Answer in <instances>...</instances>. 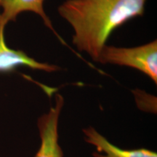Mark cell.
<instances>
[{
	"label": "cell",
	"instance_id": "2",
	"mask_svg": "<svg viewBox=\"0 0 157 157\" xmlns=\"http://www.w3.org/2000/svg\"><path fill=\"white\" fill-rule=\"evenodd\" d=\"M103 64L128 66L140 71L157 83V41L135 48L107 46L102 49L98 61Z\"/></svg>",
	"mask_w": 157,
	"mask_h": 157
},
{
	"label": "cell",
	"instance_id": "6",
	"mask_svg": "<svg viewBox=\"0 0 157 157\" xmlns=\"http://www.w3.org/2000/svg\"><path fill=\"white\" fill-rule=\"evenodd\" d=\"M86 142L93 145L98 152L93 157H157V154L145 148L124 150L111 143L105 137L100 134L93 127L83 130Z\"/></svg>",
	"mask_w": 157,
	"mask_h": 157
},
{
	"label": "cell",
	"instance_id": "5",
	"mask_svg": "<svg viewBox=\"0 0 157 157\" xmlns=\"http://www.w3.org/2000/svg\"><path fill=\"white\" fill-rule=\"evenodd\" d=\"M5 29L0 28V72H11L18 66H26L32 69L53 72L60 70L58 66L36 61L22 50L7 47L5 39Z\"/></svg>",
	"mask_w": 157,
	"mask_h": 157
},
{
	"label": "cell",
	"instance_id": "3",
	"mask_svg": "<svg viewBox=\"0 0 157 157\" xmlns=\"http://www.w3.org/2000/svg\"><path fill=\"white\" fill-rule=\"evenodd\" d=\"M64 99L57 95L56 103L48 113L39 118L37 121L41 146L35 157H63L62 149L58 143V121Z\"/></svg>",
	"mask_w": 157,
	"mask_h": 157
},
{
	"label": "cell",
	"instance_id": "1",
	"mask_svg": "<svg viewBox=\"0 0 157 157\" xmlns=\"http://www.w3.org/2000/svg\"><path fill=\"white\" fill-rule=\"evenodd\" d=\"M146 0H66L58 11L74 30L73 43L98 62L115 29L142 16Z\"/></svg>",
	"mask_w": 157,
	"mask_h": 157
},
{
	"label": "cell",
	"instance_id": "4",
	"mask_svg": "<svg viewBox=\"0 0 157 157\" xmlns=\"http://www.w3.org/2000/svg\"><path fill=\"white\" fill-rule=\"evenodd\" d=\"M45 0H0V28L5 29L10 21H15L20 13L23 12H33L42 17L44 25L53 32L62 44L67 45L63 39L56 32L50 17L47 15L44 9ZM68 46V45H67Z\"/></svg>",
	"mask_w": 157,
	"mask_h": 157
}]
</instances>
